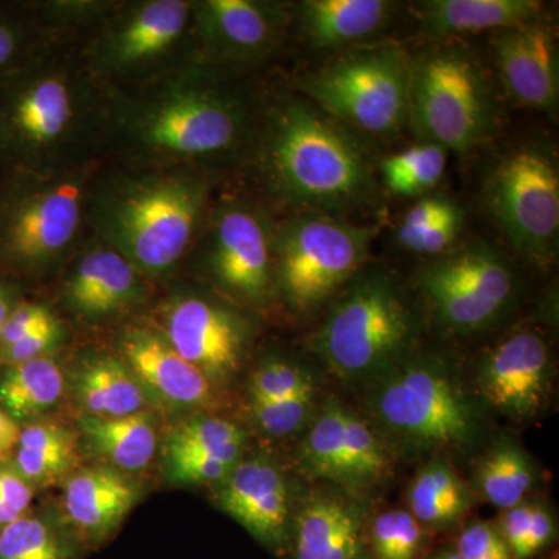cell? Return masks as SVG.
Listing matches in <instances>:
<instances>
[{
	"mask_svg": "<svg viewBox=\"0 0 559 559\" xmlns=\"http://www.w3.org/2000/svg\"><path fill=\"white\" fill-rule=\"evenodd\" d=\"M106 91V159L187 167L221 176L248 164L266 105L249 73L200 62L143 86Z\"/></svg>",
	"mask_w": 559,
	"mask_h": 559,
	"instance_id": "cell-1",
	"label": "cell"
},
{
	"mask_svg": "<svg viewBox=\"0 0 559 559\" xmlns=\"http://www.w3.org/2000/svg\"><path fill=\"white\" fill-rule=\"evenodd\" d=\"M221 179L194 168L103 160L87 186V229L165 285L179 277Z\"/></svg>",
	"mask_w": 559,
	"mask_h": 559,
	"instance_id": "cell-2",
	"label": "cell"
},
{
	"mask_svg": "<svg viewBox=\"0 0 559 559\" xmlns=\"http://www.w3.org/2000/svg\"><path fill=\"white\" fill-rule=\"evenodd\" d=\"M108 91L73 46H55L0 83V171L55 175L106 159Z\"/></svg>",
	"mask_w": 559,
	"mask_h": 559,
	"instance_id": "cell-3",
	"label": "cell"
},
{
	"mask_svg": "<svg viewBox=\"0 0 559 559\" xmlns=\"http://www.w3.org/2000/svg\"><path fill=\"white\" fill-rule=\"evenodd\" d=\"M245 168L255 175L267 207L293 213L353 209L373 187L355 140L299 95L266 100Z\"/></svg>",
	"mask_w": 559,
	"mask_h": 559,
	"instance_id": "cell-4",
	"label": "cell"
},
{
	"mask_svg": "<svg viewBox=\"0 0 559 559\" xmlns=\"http://www.w3.org/2000/svg\"><path fill=\"white\" fill-rule=\"evenodd\" d=\"M102 162L55 175L0 171V278L31 289L57 277L90 235L87 186Z\"/></svg>",
	"mask_w": 559,
	"mask_h": 559,
	"instance_id": "cell-5",
	"label": "cell"
},
{
	"mask_svg": "<svg viewBox=\"0 0 559 559\" xmlns=\"http://www.w3.org/2000/svg\"><path fill=\"white\" fill-rule=\"evenodd\" d=\"M75 47L108 90H132L197 62L193 0H120Z\"/></svg>",
	"mask_w": 559,
	"mask_h": 559,
	"instance_id": "cell-6",
	"label": "cell"
},
{
	"mask_svg": "<svg viewBox=\"0 0 559 559\" xmlns=\"http://www.w3.org/2000/svg\"><path fill=\"white\" fill-rule=\"evenodd\" d=\"M415 334L414 316L399 289L385 275L370 274L336 301L314 347L341 380H378L404 360Z\"/></svg>",
	"mask_w": 559,
	"mask_h": 559,
	"instance_id": "cell-7",
	"label": "cell"
},
{
	"mask_svg": "<svg viewBox=\"0 0 559 559\" xmlns=\"http://www.w3.org/2000/svg\"><path fill=\"white\" fill-rule=\"evenodd\" d=\"M275 223L260 198L219 190L182 271L246 307L260 308L274 294Z\"/></svg>",
	"mask_w": 559,
	"mask_h": 559,
	"instance_id": "cell-8",
	"label": "cell"
},
{
	"mask_svg": "<svg viewBox=\"0 0 559 559\" xmlns=\"http://www.w3.org/2000/svg\"><path fill=\"white\" fill-rule=\"evenodd\" d=\"M371 230L326 213L297 212L275 223L274 293L290 311L318 310L362 266Z\"/></svg>",
	"mask_w": 559,
	"mask_h": 559,
	"instance_id": "cell-9",
	"label": "cell"
},
{
	"mask_svg": "<svg viewBox=\"0 0 559 559\" xmlns=\"http://www.w3.org/2000/svg\"><path fill=\"white\" fill-rule=\"evenodd\" d=\"M369 404L385 429L415 447H463L477 430L473 404L439 359L401 360L378 378Z\"/></svg>",
	"mask_w": 559,
	"mask_h": 559,
	"instance_id": "cell-10",
	"label": "cell"
},
{
	"mask_svg": "<svg viewBox=\"0 0 559 559\" xmlns=\"http://www.w3.org/2000/svg\"><path fill=\"white\" fill-rule=\"evenodd\" d=\"M409 120L419 138L444 151L465 153L491 134L495 102L471 55L447 47L411 66Z\"/></svg>",
	"mask_w": 559,
	"mask_h": 559,
	"instance_id": "cell-11",
	"label": "cell"
},
{
	"mask_svg": "<svg viewBox=\"0 0 559 559\" xmlns=\"http://www.w3.org/2000/svg\"><path fill=\"white\" fill-rule=\"evenodd\" d=\"M297 90L326 116L374 135H393L409 120L411 66L392 47L356 51L304 76Z\"/></svg>",
	"mask_w": 559,
	"mask_h": 559,
	"instance_id": "cell-12",
	"label": "cell"
},
{
	"mask_svg": "<svg viewBox=\"0 0 559 559\" xmlns=\"http://www.w3.org/2000/svg\"><path fill=\"white\" fill-rule=\"evenodd\" d=\"M492 218L530 260L549 264L558 253L559 176L549 151L522 146L496 164L485 187Z\"/></svg>",
	"mask_w": 559,
	"mask_h": 559,
	"instance_id": "cell-13",
	"label": "cell"
},
{
	"mask_svg": "<svg viewBox=\"0 0 559 559\" xmlns=\"http://www.w3.org/2000/svg\"><path fill=\"white\" fill-rule=\"evenodd\" d=\"M418 285L437 322L457 334L488 329L516 296L509 261L484 242L429 261L418 272Z\"/></svg>",
	"mask_w": 559,
	"mask_h": 559,
	"instance_id": "cell-14",
	"label": "cell"
},
{
	"mask_svg": "<svg viewBox=\"0 0 559 559\" xmlns=\"http://www.w3.org/2000/svg\"><path fill=\"white\" fill-rule=\"evenodd\" d=\"M143 316L212 382L238 370L255 333L248 314L200 288L171 289L156 310Z\"/></svg>",
	"mask_w": 559,
	"mask_h": 559,
	"instance_id": "cell-15",
	"label": "cell"
},
{
	"mask_svg": "<svg viewBox=\"0 0 559 559\" xmlns=\"http://www.w3.org/2000/svg\"><path fill=\"white\" fill-rule=\"evenodd\" d=\"M55 278V310L66 322L86 329L138 319L157 288L119 250L91 234Z\"/></svg>",
	"mask_w": 559,
	"mask_h": 559,
	"instance_id": "cell-16",
	"label": "cell"
},
{
	"mask_svg": "<svg viewBox=\"0 0 559 559\" xmlns=\"http://www.w3.org/2000/svg\"><path fill=\"white\" fill-rule=\"evenodd\" d=\"M193 20L197 62L250 73L277 53L290 7L274 0H193Z\"/></svg>",
	"mask_w": 559,
	"mask_h": 559,
	"instance_id": "cell-17",
	"label": "cell"
},
{
	"mask_svg": "<svg viewBox=\"0 0 559 559\" xmlns=\"http://www.w3.org/2000/svg\"><path fill=\"white\" fill-rule=\"evenodd\" d=\"M300 465L318 479L370 487L388 477L389 452L380 437L340 401L331 400L304 441Z\"/></svg>",
	"mask_w": 559,
	"mask_h": 559,
	"instance_id": "cell-18",
	"label": "cell"
},
{
	"mask_svg": "<svg viewBox=\"0 0 559 559\" xmlns=\"http://www.w3.org/2000/svg\"><path fill=\"white\" fill-rule=\"evenodd\" d=\"M112 344L150 400L173 409H193L213 400L212 381L179 356L145 316L119 326Z\"/></svg>",
	"mask_w": 559,
	"mask_h": 559,
	"instance_id": "cell-19",
	"label": "cell"
},
{
	"mask_svg": "<svg viewBox=\"0 0 559 559\" xmlns=\"http://www.w3.org/2000/svg\"><path fill=\"white\" fill-rule=\"evenodd\" d=\"M550 353L533 331L500 341L481 360L479 385L495 409L514 419H532L546 406Z\"/></svg>",
	"mask_w": 559,
	"mask_h": 559,
	"instance_id": "cell-20",
	"label": "cell"
},
{
	"mask_svg": "<svg viewBox=\"0 0 559 559\" xmlns=\"http://www.w3.org/2000/svg\"><path fill=\"white\" fill-rule=\"evenodd\" d=\"M216 506L263 546L285 550L290 528L288 485L270 460L238 462L221 481Z\"/></svg>",
	"mask_w": 559,
	"mask_h": 559,
	"instance_id": "cell-21",
	"label": "cell"
},
{
	"mask_svg": "<svg viewBox=\"0 0 559 559\" xmlns=\"http://www.w3.org/2000/svg\"><path fill=\"white\" fill-rule=\"evenodd\" d=\"M496 62L507 90L528 108L554 112L558 108V46L554 32L533 21L496 32Z\"/></svg>",
	"mask_w": 559,
	"mask_h": 559,
	"instance_id": "cell-22",
	"label": "cell"
},
{
	"mask_svg": "<svg viewBox=\"0 0 559 559\" xmlns=\"http://www.w3.org/2000/svg\"><path fill=\"white\" fill-rule=\"evenodd\" d=\"M246 436L229 419L200 415L179 423L164 444L168 479L179 485L223 481L240 462Z\"/></svg>",
	"mask_w": 559,
	"mask_h": 559,
	"instance_id": "cell-23",
	"label": "cell"
},
{
	"mask_svg": "<svg viewBox=\"0 0 559 559\" xmlns=\"http://www.w3.org/2000/svg\"><path fill=\"white\" fill-rule=\"evenodd\" d=\"M285 551L289 559H371L362 510L342 496H314L290 524Z\"/></svg>",
	"mask_w": 559,
	"mask_h": 559,
	"instance_id": "cell-24",
	"label": "cell"
},
{
	"mask_svg": "<svg viewBox=\"0 0 559 559\" xmlns=\"http://www.w3.org/2000/svg\"><path fill=\"white\" fill-rule=\"evenodd\" d=\"M139 498V485L127 473L98 465L70 474L62 506L70 527L81 540L102 544L120 527Z\"/></svg>",
	"mask_w": 559,
	"mask_h": 559,
	"instance_id": "cell-25",
	"label": "cell"
},
{
	"mask_svg": "<svg viewBox=\"0 0 559 559\" xmlns=\"http://www.w3.org/2000/svg\"><path fill=\"white\" fill-rule=\"evenodd\" d=\"M72 393L87 417L119 418L145 412L150 396L114 352H84L73 367Z\"/></svg>",
	"mask_w": 559,
	"mask_h": 559,
	"instance_id": "cell-26",
	"label": "cell"
},
{
	"mask_svg": "<svg viewBox=\"0 0 559 559\" xmlns=\"http://www.w3.org/2000/svg\"><path fill=\"white\" fill-rule=\"evenodd\" d=\"M395 9L388 0H304L294 9L304 38L316 49H341L385 27Z\"/></svg>",
	"mask_w": 559,
	"mask_h": 559,
	"instance_id": "cell-27",
	"label": "cell"
},
{
	"mask_svg": "<svg viewBox=\"0 0 559 559\" xmlns=\"http://www.w3.org/2000/svg\"><path fill=\"white\" fill-rule=\"evenodd\" d=\"M536 0H426L417 5L423 32L432 38L499 32L538 21Z\"/></svg>",
	"mask_w": 559,
	"mask_h": 559,
	"instance_id": "cell-28",
	"label": "cell"
},
{
	"mask_svg": "<svg viewBox=\"0 0 559 559\" xmlns=\"http://www.w3.org/2000/svg\"><path fill=\"white\" fill-rule=\"evenodd\" d=\"M80 432L95 455L121 473L145 469L153 462L159 444L156 425L148 411L119 418L83 415Z\"/></svg>",
	"mask_w": 559,
	"mask_h": 559,
	"instance_id": "cell-29",
	"label": "cell"
},
{
	"mask_svg": "<svg viewBox=\"0 0 559 559\" xmlns=\"http://www.w3.org/2000/svg\"><path fill=\"white\" fill-rule=\"evenodd\" d=\"M80 460L79 439L66 426L38 419L21 428L10 462L33 488L68 479Z\"/></svg>",
	"mask_w": 559,
	"mask_h": 559,
	"instance_id": "cell-30",
	"label": "cell"
},
{
	"mask_svg": "<svg viewBox=\"0 0 559 559\" xmlns=\"http://www.w3.org/2000/svg\"><path fill=\"white\" fill-rule=\"evenodd\" d=\"M64 371L55 356L0 370V409L21 426L44 419L64 395Z\"/></svg>",
	"mask_w": 559,
	"mask_h": 559,
	"instance_id": "cell-31",
	"label": "cell"
},
{
	"mask_svg": "<svg viewBox=\"0 0 559 559\" xmlns=\"http://www.w3.org/2000/svg\"><path fill=\"white\" fill-rule=\"evenodd\" d=\"M407 498L412 516L426 525L454 524L469 507L462 479L441 460L419 471Z\"/></svg>",
	"mask_w": 559,
	"mask_h": 559,
	"instance_id": "cell-32",
	"label": "cell"
},
{
	"mask_svg": "<svg viewBox=\"0 0 559 559\" xmlns=\"http://www.w3.org/2000/svg\"><path fill=\"white\" fill-rule=\"evenodd\" d=\"M55 46L62 44L39 27L28 0H0V83Z\"/></svg>",
	"mask_w": 559,
	"mask_h": 559,
	"instance_id": "cell-33",
	"label": "cell"
},
{
	"mask_svg": "<svg viewBox=\"0 0 559 559\" xmlns=\"http://www.w3.org/2000/svg\"><path fill=\"white\" fill-rule=\"evenodd\" d=\"M75 546L50 516L32 510L0 530V559H75Z\"/></svg>",
	"mask_w": 559,
	"mask_h": 559,
	"instance_id": "cell-34",
	"label": "cell"
},
{
	"mask_svg": "<svg viewBox=\"0 0 559 559\" xmlns=\"http://www.w3.org/2000/svg\"><path fill=\"white\" fill-rule=\"evenodd\" d=\"M39 27L53 43L76 46L119 7L120 0H28Z\"/></svg>",
	"mask_w": 559,
	"mask_h": 559,
	"instance_id": "cell-35",
	"label": "cell"
},
{
	"mask_svg": "<svg viewBox=\"0 0 559 559\" xmlns=\"http://www.w3.org/2000/svg\"><path fill=\"white\" fill-rule=\"evenodd\" d=\"M535 481V473L527 455L514 447L502 443L481 460L477 469V484L481 495L498 509L520 506Z\"/></svg>",
	"mask_w": 559,
	"mask_h": 559,
	"instance_id": "cell-36",
	"label": "cell"
},
{
	"mask_svg": "<svg viewBox=\"0 0 559 559\" xmlns=\"http://www.w3.org/2000/svg\"><path fill=\"white\" fill-rule=\"evenodd\" d=\"M447 151L432 143L400 151L382 162V178L390 193L415 198L428 193L443 178Z\"/></svg>",
	"mask_w": 559,
	"mask_h": 559,
	"instance_id": "cell-37",
	"label": "cell"
},
{
	"mask_svg": "<svg viewBox=\"0 0 559 559\" xmlns=\"http://www.w3.org/2000/svg\"><path fill=\"white\" fill-rule=\"evenodd\" d=\"M367 543L371 559H419L425 535L411 511L390 510L371 521Z\"/></svg>",
	"mask_w": 559,
	"mask_h": 559,
	"instance_id": "cell-38",
	"label": "cell"
},
{
	"mask_svg": "<svg viewBox=\"0 0 559 559\" xmlns=\"http://www.w3.org/2000/svg\"><path fill=\"white\" fill-rule=\"evenodd\" d=\"M314 390L311 374L304 367L278 356L264 359L253 371L250 381V401L293 399Z\"/></svg>",
	"mask_w": 559,
	"mask_h": 559,
	"instance_id": "cell-39",
	"label": "cell"
},
{
	"mask_svg": "<svg viewBox=\"0 0 559 559\" xmlns=\"http://www.w3.org/2000/svg\"><path fill=\"white\" fill-rule=\"evenodd\" d=\"M314 390L293 399L250 401L253 418L259 428L272 437H286L296 432L310 417Z\"/></svg>",
	"mask_w": 559,
	"mask_h": 559,
	"instance_id": "cell-40",
	"label": "cell"
},
{
	"mask_svg": "<svg viewBox=\"0 0 559 559\" xmlns=\"http://www.w3.org/2000/svg\"><path fill=\"white\" fill-rule=\"evenodd\" d=\"M465 224V213L462 209L451 213L450 216L426 227V229L400 238L399 242L404 249L421 255H443L450 252L452 246L459 240Z\"/></svg>",
	"mask_w": 559,
	"mask_h": 559,
	"instance_id": "cell-41",
	"label": "cell"
},
{
	"mask_svg": "<svg viewBox=\"0 0 559 559\" xmlns=\"http://www.w3.org/2000/svg\"><path fill=\"white\" fill-rule=\"evenodd\" d=\"M35 491L10 460H0V530L32 510Z\"/></svg>",
	"mask_w": 559,
	"mask_h": 559,
	"instance_id": "cell-42",
	"label": "cell"
},
{
	"mask_svg": "<svg viewBox=\"0 0 559 559\" xmlns=\"http://www.w3.org/2000/svg\"><path fill=\"white\" fill-rule=\"evenodd\" d=\"M454 550L463 559H514L495 524L473 522L460 533Z\"/></svg>",
	"mask_w": 559,
	"mask_h": 559,
	"instance_id": "cell-43",
	"label": "cell"
},
{
	"mask_svg": "<svg viewBox=\"0 0 559 559\" xmlns=\"http://www.w3.org/2000/svg\"><path fill=\"white\" fill-rule=\"evenodd\" d=\"M460 205L457 202L447 197H428L418 201L414 207L407 210L406 215L401 219L396 237H409L412 234L426 229L432 224L447 218L451 213L457 212Z\"/></svg>",
	"mask_w": 559,
	"mask_h": 559,
	"instance_id": "cell-44",
	"label": "cell"
},
{
	"mask_svg": "<svg viewBox=\"0 0 559 559\" xmlns=\"http://www.w3.org/2000/svg\"><path fill=\"white\" fill-rule=\"evenodd\" d=\"M532 520V506H516L513 509L506 510L500 516L498 527L500 535L506 540L507 546L514 559H521L524 550L525 539Z\"/></svg>",
	"mask_w": 559,
	"mask_h": 559,
	"instance_id": "cell-45",
	"label": "cell"
},
{
	"mask_svg": "<svg viewBox=\"0 0 559 559\" xmlns=\"http://www.w3.org/2000/svg\"><path fill=\"white\" fill-rule=\"evenodd\" d=\"M554 535L555 525L549 511L543 509V507L532 506V520H530L527 539H525L521 559H532L536 557L539 551H543L549 546Z\"/></svg>",
	"mask_w": 559,
	"mask_h": 559,
	"instance_id": "cell-46",
	"label": "cell"
},
{
	"mask_svg": "<svg viewBox=\"0 0 559 559\" xmlns=\"http://www.w3.org/2000/svg\"><path fill=\"white\" fill-rule=\"evenodd\" d=\"M22 426L0 409V460H10L20 441Z\"/></svg>",
	"mask_w": 559,
	"mask_h": 559,
	"instance_id": "cell-47",
	"label": "cell"
},
{
	"mask_svg": "<svg viewBox=\"0 0 559 559\" xmlns=\"http://www.w3.org/2000/svg\"><path fill=\"white\" fill-rule=\"evenodd\" d=\"M28 294V289L20 283L10 282V280L0 278V333L9 319L10 312L16 307L17 301Z\"/></svg>",
	"mask_w": 559,
	"mask_h": 559,
	"instance_id": "cell-48",
	"label": "cell"
},
{
	"mask_svg": "<svg viewBox=\"0 0 559 559\" xmlns=\"http://www.w3.org/2000/svg\"><path fill=\"white\" fill-rule=\"evenodd\" d=\"M426 559H463L460 557L457 551L454 550V547L452 549H443L436 551V554L430 555V557Z\"/></svg>",
	"mask_w": 559,
	"mask_h": 559,
	"instance_id": "cell-49",
	"label": "cell"
}]
</instances>
